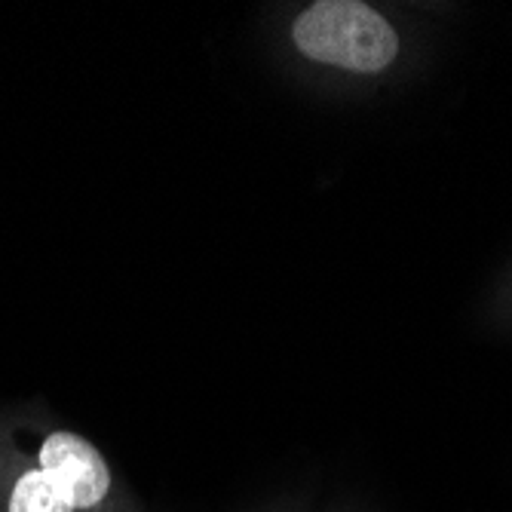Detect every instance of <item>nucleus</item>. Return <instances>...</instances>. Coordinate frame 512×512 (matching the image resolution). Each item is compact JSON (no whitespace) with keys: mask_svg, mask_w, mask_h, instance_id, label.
<instances>
[{"mask_svg":"<svg viewBox=\"0 0 512 512\" xmlns=\"http://www.w3.org/2000/svg\"><path fill=\"white\" fill-rule=\"evenodd\" d=\"M10 512H74V506L65 500V494L43 470H31L19 476L13 488Z\"/></svg>","mask_w":512,"mask_h":512,"instance_id":"7ed1b4c3","label":"nucleus"},{"mask_svg":"<svg viewBox=\"0 0 512 512\" xmlns=\"http://www.w3.org/2000/svg\"><path fill=\"white\" fill-rule=\"evenodd\" d=\"M40 470L53 479L74 509L96 506L111 488L105 457L74 433H53L43 442Z\"/></svg>","mask_w":512,"mask_h":512,"instance_id":"f03ea898","label":"nucleus"},{"mask_svg":"<svg viewBox=\"0 0 512 512\" xmlns=\"http://www.w3.org/2000/svg\"><path fill=\"white\" fill-rule=\"evenodd\" d=\"M292 37L304 56L362 74L384 71L399 50L390 22L356 0L313 4L295 19Z\"/></svg>","mask_w":512,"mask_h":512,"instance_id":"f257e3e1","label":"nucleus"}]
</instances>
